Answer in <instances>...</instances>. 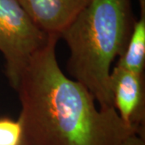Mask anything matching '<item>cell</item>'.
I'll list each match as a JSON object with an SVG mask.
<instances>
[{
  "label": "cell",
  "instance_id": "1",
  "mask_svg": "<svg viewBox=\"0 0 145 145\" xmlns=\"http://www.w3.org/2000/svg\"><path fill=\"white\" fill-rule=\"evenodd\" d=\"M51 36L33 56L16 91L21 111L18 120L27 145H119L136 133L114 108L102 109L81 83L61 69Z\"/></svg>",
  "mask_w": 145,
  "mask_h": 145
},
{
  "label": "cell",
  "instance_id": "2",
  "mask_svg": "<svg viewBox=\"0 0 145 145\" xmlns=\"http://www.w3.org/2000/svg\"><path fill=\"white\" fill-rule=\"evenodd\" d=\"M135 20L131 0H90L60 35L69 49V74L100 108H114L111 65L124 51Z\"/></svg>",
  "mask_w": 145,
  "mask_h": 145
},
{
  "label": "cell",
  "instance_id": "3",
  "mask_svg": "<svg viewBox=\"0 0 145 145\" xmlns=\"http://www.w3.org/2000/svg\"><path fill=\"white\" fill-rule=\"evenodd\" d=\"M50 36L36 26L18 0H0V52L15 90L33 56Z\"/></svg>",
  "mask_w": 145,
  "mask_h": 145
},
{
  "label": "cell",
  "instance_id": "4",
  "mask_svg": "<svg viewBox=\"0 0 145 145\" xmlns=\"http://www.w3.org/2000/svg\"><path fill=\"white\" fill-rule=\"evenodd\" d=\"M144 74L115 65L110 72V89L113 106L125 125L145 135Z\"/></svg>",
  "mask_w": 145,
  "mask_h": 145
},
{
  "label": "cell",
  "instance_id": "5",
  "mask_svg": "<svg viewBox=\"0 0 145 145\" xmlns=\"http://www.w3.org/2000/svg\"><path fill=\"white\" fill-rule=\"evenodd\" d=\"M40 30L49 36L60 35L90 0H18Z\"/></svg>",
  "mask_w": 145,
  "mask_h": 145
},
{
  "label": "cell",
  "instance_id": "6",
  "mask_svg": "<svg viewBox=\"0 0 145 145\" xmlns=\"http://www.w3.org/2000/svg\"><path fill=\"white\" fill-rule=\"evenodd\" d=\"M116 65L137 74L144 73L145 13H140V19L134 22L127 46Z\"/></svg>",
  "mask_w": 145,
  "mask_h": 145
},
{
  "label": "cell",
  "instance_id": "7",
  "mask_svg": "<svg viewBox=\"0 0 145 145\" xmlns=\"http://www.w3.org/2000/svg\"><path fill=\"white\" fill-rule=\"evenodd\" d=\"M23 130L19 120L0 119V145H20Z\"/></svg>",
  "mask_w": 145,
  "mask_h": 145
},
{
  "label": "cell",
  "instance_id": "8",
  "mask_svg": "<svg viewBox=\"0 0 145 145\" xmlns=\"http://www.w3.org/2000/svg\"><path fill=\"white\" fill-rule=\"evenodd\" d=\"M119 145H145V135L132 133L127 136Z\"/></svg>",
  "mask_w": 145,
  "mask_h": 145
},
{
  "label": "cell",
  "instance_id": "9",
  "mask_svg": "<svg viewBox=\"0 0 145 145\" xmlns=\"http://www.w3.org/2000/svg\"><path fill=\"white\" fill-rule=\"evenodd\" d=\"M140 6L141 13H145V0H138Z\"/></svg>",
  "mask_w": 145,
  "mask_h": 145
},
{
  "label": "cell",
  "instance_id": "10",
  "mask_svg": "<svg viewBox=\"0 0 145 145\" xmlns=\"http://www.w3.org/2000/svg\"><path fill=\"white\" fill-rule=\"evenodd\" d=\"M20 145H27V144L26 143H25V142H24V141L23 140V139H22V142H21Z\"/></svg>",
  "mask_w": 145,
  "mask_h": 145
}]
</instances>
